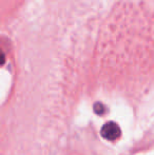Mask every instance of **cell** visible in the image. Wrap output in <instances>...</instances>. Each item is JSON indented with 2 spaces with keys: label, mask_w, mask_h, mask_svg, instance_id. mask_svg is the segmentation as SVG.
Masks as SVG:
<instances>
[{
  "label": "cell",
  "mask_w": 154,
  "mask_h": 155,
  "mask_svg": "<svg viewBox=\"0 0 154 155\" xmlns=\"http://www.w3.org/2000/svg\"><path fill=\"white\" fill-rule=\"evenodd\" d=\"M120 133H121L120 128H119L118 124L116 123H114V121H109V123L105 124L100 131L101 136L105 139L110 140V141L116 140L117 138H119Z\"/></svg>",
  "instance_id": "1"
},
{
  "label": "cell",
  "mask_w": 154,
  "mask_h": 155,
  "mask_svg": "<svg viewBox=\"0 0 154 155\" xmlns=\"http://www.w3.org/2000/svg\"><path fill=\"white\" fill-rule=\"evenodd\" d=\"M94 112L98 115L105 114V112H106L105 106H103V104H100V102H96V104H94Z\"/></svg>",
  "instance_id": "2"
},
{
  "label": "cell",
  "mask_w": 154,
  "mask_h": 155,
  "mask_svg": "<svg viewBox=\"0 0 154 155\" xmlns=\"http://www.w3.org/2000/svg\"><path fill=\"white\" fill-rule=\"evenodd\" d=\"M5 63V55L3 52L0 50V65H3Z\"/></svg>",
  "instance_id": "3"
}]
</instances>
